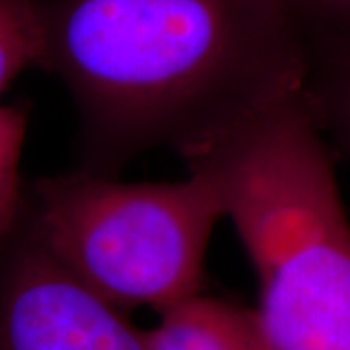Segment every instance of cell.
Returning a JSON list of instances; mask_svg holds the SVG:
<instances>
[{
    "instance_id": "cell-4",
    "label": "cell",
    "mask_w": 350,
    "mask_h": 350,
    "mask_svg": "<svg viewBox=\"0 0 350 350\" xmlns=\"http://www.w3.org/2000/svg\"><path fill=\"white\" fill-rule=\"evenodd\" d=\"M0 350H148L144 331L101 298L22 220L0 245Z\"/></svg>"
},
{
    "instance_id": "cell-5",
    "label": "cell",
    "mask_w": 350,
    "mask_h": 350,
    "mask_svg": "<svg viewBox=\"0 0 350 350\" xmlns=\"http://www.w3.org/2000/svg\"><path fill=\"white\" fill-rule=\"evenodd\" d=\"M148 350H273L257 310L195 294L144 331Z\"/></svg>"
},
{
    "instance_id": "cell-9",
    "label": "cell",
    "mask_w": 350,
    "mask_h": 350,
    "mask_svg": "<svg viewBox=\"0 0 350 350\" xmlns=\"http://www.w3.org/2000/svg\"><path fill=\"white\" fill-rule=\"evenodd\" d=\"M286 6L308 51L350 36V0H286Z\"/></svg>"
},
{
    "instance_id": "cell-6",
    "label": "cell",
    "mask_w": 350,
    "mask_h": 350,
    "mask_svg": "<svg viewBox=\"0 0 350 350\" xmlns=\"http://www.w3.org/2000/svg\"><path fill=\"white\" fill-rule=\"evenodd\" d=\"M301 98L331 154L350 165V36L308 51Z\"/></svg>"
},
{
    "instance_id": "cell-2",
    "label": "cell",
    "mask_w": 350,
    "mask_h": 350,
    "mask_svg": "<svg viewBox=\"0 0 350 350\" xmlns=\"http://www.w3.org/2000/svg\"><path fill=\"white\" fill-rule=\"evenodd\" d=\"M216 177L273 350H350V218L333 154L288 101L187 160Z\"/></svg>"
},
{
    "instance_id": "cell-3",
    "label": "cell",
    "mask_w": 350,
    "mask_h": 350,
    "mask_svg": "<svg viewBox=\"0 0 350 350\" xmlns=\"http://www.w3.org/2000/svg\"><path fill=\"white\" fill-rule=\"evenodd\" d=\"M181 181L126 183L75 170L43 177L24 214L51 255L123 312L158 313L200 294L214 230L226 218L216 177L187 165Z\"/></svg>"
},
{
    "instance_id": "cell-8",
    "label": "cell",
    "mask_w": 350,
    "mask_h": 350,
    "mask_svg": "<svg viewBox=\"0 0 350 350\" xmlns=\"http://www.w3.org/2000/svg\"><path fill=\"white\" fill-rule=\"evenodd\" d=\"M27 115L16 105H0V245L18 228L25 206L20 160L24 150Z\"/></svg>"
},
{
    "instance_id": "cell-1",
    "label": "cell",
    "mask_w": 350,
    "mask_h": 350,
    "mask_svg": "<svg viewBox=\"0 0 350 350\" xmlns=\"http://www.w3.org/2000/svg\"><path fill=\"white\" fill-rule=\"evenodd\" d=\"M45 12L41 68L68 88L94 174L156 148L187 162L304 92L286 0H45Z\"/></svg>"
},
{
    "instance_id": "cell-7",
    "label": "cell",
    "mask_w": 350,
    "mask_h": 350,
    "mask_svg": "<svg viewBox=\"0 0 350 350\" xmlns=\"http://www.w3.org/2000/svg\"><path fill=\"white\" fill-rule=\"evenodd\" d=\"M45 0H0V96L31 66H43Z\"/></svg>"
}]
</instances>
